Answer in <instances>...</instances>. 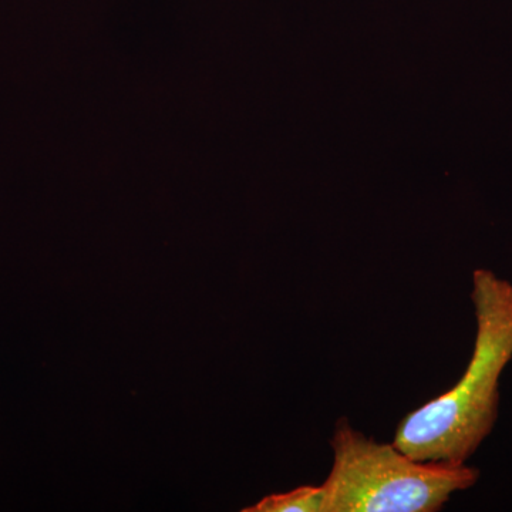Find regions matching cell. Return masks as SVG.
<instances>
[{"label":"cell","mask_w":512,"mask_h":512,"mask_svg":"<svg viewBox=\"0 0 512 512\" xmlns=\"http://www.w3.org/2000/svg\"><path fill=\"white\" fill-rule=\"evenodd\" d=\"M476 340L466 372L436 399L407 414L393 444L419 461L467 464L493 433L500 380L512 360V282L493 271L473 274Z\"/></svg>","instance_id":"6da1fadb"},{"label":"cell","mask_w":512,"mask_h":512,"mask_svg":"<svg viewBox=\"0 0 512 512\" xmlns=\"http://www.w3.org/2000/svg\"><path fill=\"white\" fill-rule=\"evenodd\" d=\"M330 447L322 512H436L480 478L468 464L414 460L353 429L346 417L336 423Z\"/></svg>","instance_id":"7a4b0ae2"},{"label":"cell","mask_w":512,"mask_h":512,"mask_svg":"<svg viewBox=\"0 0 512 512\" xmlns=\"http://www.w3.org/2000/svg\"><path fill=\"white\" fill-rule=\"evenodd\" d=\"M322 485H301L288 493L271 494L244 512H322Z\"/></svg>","instance_id":"3957f363"}]
</instances>
